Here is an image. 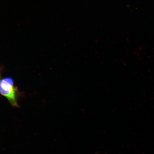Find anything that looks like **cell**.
<instances>
[{
    "label": "cell",
    "instance_id": "cell-1",
    "mask_svg": "<svg viewBox=\"0 0 154 154\" xmlns=\"http://www.w3.org/2000/svg\"><path fill=\"white\" fill-rule=\"evenodd\" d=\"M0 94L6 98L13 106L18 107V90L11 77L0 79Z\"/></svg>",
    "mask_w": 154,
    "mask_h": 154
},
{
    "label": "cell",
    "instance_id": "cell-2",
    "mask_svg": "<svg viewBox=\"0 0 154 154\" xmlns=\"http://www.w3.org/2000/svg\"><path fill=\"white\" fill-rule=\"evenodd\" d=\"M1 69H0V76H1Z\"/></svg>",
    "mask_w": 154,
    "mask_h": 154
}]
</instances>
